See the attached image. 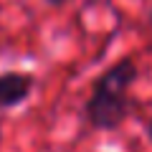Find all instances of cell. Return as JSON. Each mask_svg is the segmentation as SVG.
Returning a JSON list of instances; mask_svg holds the SVG:
<instances>
[{"mask_svg":"<svg viewBox=\"0 0 152 152\" xmlns=\"http://www.w3.org/2000/svg\"><path fill=\"white\" fill-rule=\"evenodd\" d=\"M51 3H64V0H51Z\"/></svg>","mask_w":152,"mask_h":152,"instance_id":"obj_4","label":"cell"},{"mask_svg":"<svg viewBox=\"0 0 152 152\" xmlns=\"http://www.w3.org/2000/svg\"><path fill=\"white\" fill-rule=\"evenodd\" d=\"M150 20H152V15H150Z\"/></svg>","mask_w":152,"mask_h":152,"instance_id":"obj_5","label":"cell"},{"mask_svg":"<svg viewBox=\"0 0 152 152\" xmlns=\"http://www.w3.org/2000/svg\"><path fill=\"white\" fill-rule=\"evenodd\" d=\"M147 132H150V140H152V122H150V129H147Z\"/></svg>","mask_w":152,"mask_h":152,"instance_id":"obj_3","label":"cell"},{"mask_svg":"<svg viewBox=\"0 0 152 152\" xmlns=\"http://www.w3.org/2000/svg\"><path fill=\"white\" fill-rule=\"evenodd\" d=\"M33 91V76L28 71H3L0 74V109L23 104Z\"/></svg>","mask_w":152,"mask_h":152,"instance_id":"obj_2","label":"cell"},{"mask_svg":"<svg viewBox=\"0 0 152 152\" xmlns=\"http://www.w3.org/2000/svg\"><path fill=\"white\" fill-rule=\"evenodd\" d=\"M137 64L122 58L96 79L91 96L84 104L89 124L94 129H117L129 114V86L137 81Z\"/></svg>","mask_w":152,"mask_h":152,"instance_id":"obj_1","label":"cell"}]
</instances>
